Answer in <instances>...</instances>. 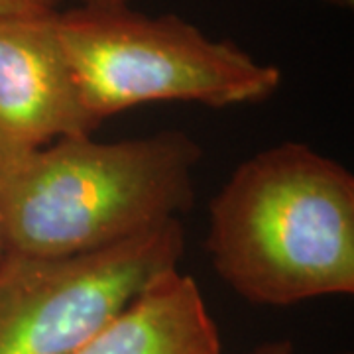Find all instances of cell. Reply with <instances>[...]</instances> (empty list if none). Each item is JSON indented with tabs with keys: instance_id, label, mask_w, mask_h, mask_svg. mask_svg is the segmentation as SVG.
<instances>
[{
	"instance_id": "6da1fadb",
	"label": "cell",
	"mask_w": 354,
	"mask_h": 354,
	"mask_svg": "<svg viewBox=\"0 0 354 354\" xmlns=\"http://www.w3.org/2000/svg\"><path fill=\"white\" fill-rule=\"evenodd\" d=\"M216 276L254 305L354 293V176L301 142L254 153L209 205Z\"/></svg>"
},
{
	"instance_id": "7a4b0ae2",
	"label": "cell",
	"mask_w": 354,
	"mask_h": 354,
	"mask_svg": "<svg viewBox=\"0 0 354 354\" xmlns=\"http://www.w3.org/2000/svg\"><path fill=\"white\" fill-rule=\"evenodd\" d=\"M201 158V146L181 130L116 142L57 140L0 171L10 252H99L179 218L195 201Z\"/></svg>"
},
{
	"instance_id": "3957f363",
	"label": "cell",
	"mask_w": 354,
	"mask_h": 354,
	"mask_svg": "<svg viewBox=\"0 0 354 354\" xmlns=\"http://www.w3.org/2000/svg\"><path fill=\"white\" fill-rule=\"evenodd\" d=\"M57 34L81 99L101 124L146 102L254 104L281 83L276 65L256 62L232 41L211 39L176 14L81 4L57 12Z\"/></svg>"
},
{
	"instance_id": "277c9868",
	"label": "cell",
	"mask_w": 354,
	"mask_h": 354,
	"mask_svg": "<svg viewBox=\"0 0 354 354\" xmlns=\"http://www.w3.org/2000/svg\"><path fill=\"white\" fill-rule=\"evenodd\" d=\"M185 230L171 218L99 252L0 264V354H71L152 281L177 270Z\"/></svg>"
},
{
	"instance_id": "5b68a950",
	"label": "cell",
	"mask_w": 354,
	"mask_h": 354,
	"mask_svg": "<svg viewBox=\"0 0 354 354\" xmlns=\"http://www.w3.org/2000/svg\"><path fill=\"white\" fill-rule=\"evenodd\" d=\"M99 127L67 62L57 12L0 18V171Z\"/></svg>"
},
{
	"instance_id": "8992f818",
	"label": "cell",
	"mask_w": 354,
	"mask_h": 354,
	"mask_svg": "<svg viewBox=\"0 0 354 354\" xmlns=\"http://www.w3.org/2000/svg\"><path fill=\"white\" fill-rule=\"evenodd\" d=\"M71 354H223L197 281L171 270Z\"/></svg>"
},
{
	"instance_id": "52a82bcc",
	"label": "cell",
	"mask_w": 354,
	"mask_h": 354,
	"mask_svg": "<svg viewBox=\"0 0 354 354\" xmlns=\"http://www.w3.org/2000/svg\"><path fill=\"white\" fill-rule=\"evenodd\" d=\"M64 0H0V18L44 16L59 12Z\"/></svg>"
},
{
	"instance_id": "ba28073f",
	"label": "cell",
	"mask_w": 354,
	"mask_h": 354,
	"mask_svg": "<svg viewBox=\"0 0 354 354\" xmlns=\"http://www.w3.org/2000/svg\"><path fill=\"white\" fill-rule=\"evenodd\" d=\"M248 354H295L293 353V344L290 341H276L260 344L258 348H254L252 353ZM351 354V353H344Z\"/></svg>"
},
{
	"instance_id": "9c48e42d",
	"label": "cell",
	"mask_w": 354,
	"mask_h": 354,
	"mask_svg": "<svg viewBox=\"0 0 354 354\" xmlns=\"http://www.w3.org/2000/svg\"><path fill=\"white\" fill-rule=\"evenodd\" d=\"M8 254H10V244H8V236H6V230H4L2 218H0V264L6 260Z\"/></svg>"
},
{
	"instance_id": "30bf717a",
	"label": "cell",
	"mask_w": 354,
	"mask_h": 354,
	"mask_svg": "<svg viewBox=\"0 0 354 354\" xmlns=\"http://www.w3.org/2000/svg\"><path fill=\"white\" fill-rule=\"evenodd\" d=\"M87 6H124L130 4V0H81Z\"/></svg>"
},
{
	"instance_id": "8fae6325",
	"label": "cell",
	"mask_w": 354,
	"mask_h": 354,
	"mask_svg": "<svg viewBox=\"0 0 354 354\" xmlns=\"http://www.w3.org/2000/svg\"><path fill=\"white\" fill-rule=\"evenodd\" d=\"M327 4H333V6H339V8H353L354 0H323Z\"/></svg>"
}]
</instances>
